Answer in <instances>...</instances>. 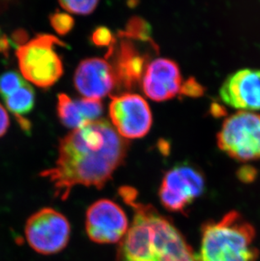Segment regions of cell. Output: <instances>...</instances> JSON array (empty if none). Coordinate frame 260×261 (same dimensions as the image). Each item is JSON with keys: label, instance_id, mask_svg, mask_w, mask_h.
I'll use <instances>...</instances> for the list:
<instances>
[{"label": "cell", "instance_id": "1", "mask_svg": "<svg viewBox=\"0 0 260 261\" xmlns=\"http://www.w3.org/2000/svg\"><path fill=\"white\" fill-rule=\"evenodd\" d=\"M128 149V141L108 121H93L62 139L55 165L41 176L49 180L54 196L61 200L75 186L100 190L123 164Z\"/></svg>", "mask_w": 260, "mask_h": 261}, {"label": "cell", "instance_id": "2", "mask_svg": "<svg viewBox=\"0 0 260 261\" xmlns=\"http://www.w3.org/2000/svg\"><path fill=\"white\" fill-rule=\"evenodd\" d=\"M118 193L133 211L118 261H198L179 230L155 207L138 200L136 190L124 186Z\"/></svg>", "mask_w": 260, "mask_h": 261}, {"label": "cell", "instance_id": "3", "mask_svg": "<svg viewBox=\"0 0 260 261\" xmlns=\"http://www.w3.org/2000/svg\"><path fill=\"white\" fill-rule=\"evenodd\" d=\"M255 231L238 212L232 211L218 221L203 226L198 261H256Z\"/></svg>", "mask_w": 260, "mask_h": 261}, {"label": "cell", "instance_id": "4", "mask_svg": "<svg viewBox=\"0 0 260 261\" xmlns=\"http://www.w3.org/2000/svg\"><path fill=\"white\" fill-rule=\"evenodd\" d=\"M67 45L53 35L39 34L20 45L16 50L23 78L40 88H49L64 73L61 58L55 47Z\"/></svg>", "mask_w": 260, "mask_h": 261}, {"label": "cell", "instance_id": "5", "mask_svg": "<svg viewBox=\"0 0 260 261\" xmlns=\"http://www.w3.org/2000/svg\"><path fill=\"white\" fill-rule=\"evenodd\" d=\"M217 145L236 160L260 159V114L239 111L226 118L217 134Z\"/></svg>", "mask_w": 260, "mask_h": 261}, {"label": "cell", "instance_id": "6", "mask_svg": "<svg viewBox=\"0 0 260 261\" xmlns=\"http://www.w3.org/2000/svg\"><path fill=\"white\" fill-rule=\"evenodd\" d=\"M70 223L64 215L52 207L38 210L30 216L25 225L29 246L43 255L58 254L69 244Z\"/></svg>", "mask_w": 260, "mask_h": 261}, {"label": "cell", "instance_id": "7", "mask_svg": "<svg viewBox=\"0 0 260 261\" xmlns=\"http://www.w3.org/2000/svg\"><path fill=\"white\" fill-rule=\"evenodd\" d=\"M204 175L187 164L177 165L165 173L160 186V201L165 209L184 212L187 207L204 191Z\"/></svg>", "mask_w": 260, "mask_h": 261}, {"label": "cell", "instance_id": "8", "mask_svg": "<svg viewBox=\"0 0 260 261\" xmlns=\"http://www.w3.org/2000/svg\"><path fill=\"white\" fill-rule=\"evenodd\" d=\"M129 225L125 212L113 200H97L86 212V233L96 244L120 243L128 232Z\"/></svg>", "mask_w": 260, "mask_h": 261}, {"label": "cell", "instance_id": "9", "mask_svg": "<svg viewBox=\"0 0 260 261\" xmlns=\"http://www.w3.org/2000/svg\"><path fill=\"white\" fill-rule=\"evenodd\" d=\"M109 114L113 125L121 137L141 138L152 124V114L147 101L137 94L112 96Z\"/></svg>", "mask_w": 260, "mask_h": 261}, {"label": "cell", "instance_id": "10", "mask_svg": "<svg viewBox=\"0 0 260 261\" xmlns=\"http://www.w3.org/2000/svg\"><path fill=\"white\" fill-rule=\"evenodd\" d=\"M120 42L108 48L106 58L114 56L113 70L120 88L133 90L142 81L147 68L149 55L140 51L134 41L120 37Z\"/></svg>", "mask_w": 260, "mask_h": 261}, {"label": "cell", "instance_id": "11", "mask_svg": "<svg viewBox=\"0 0 260 261\" xmlns=\"http://www.w3.org/2000/svg\"><path fill=\"white\" fill-rule=\"evenodd\" d=\"M220 96L241 111L260 110V69H243L230 74L220 89Z\"/></svg>", "mask_w": 260, "mask_h": 261}, {"label": "cell", "instance_id": "12", "mask_svg": "<svg viewBox=\"0 0 260 261\" xmlns=\"http://www.w3.org/2000/svg\"><path fill=\"white\" fill-rule=\"evenodd\" d=\"M77 91L86 98L97 99L107 96L117 85L112 65L100 58H91L81 62L74 77Z\"/></svg>", "mask_w": 260, "mask_h": 261}, {"label": "cell", "instance_id": "13", "mask_svg": "<svg viewBox=\"0 0 260 261\" xmlns=\"http://www.w3.org/2000/svg\"><path fill=\"white\" fill-rule=\"evenodd\" d=\"M182 86L180 69L174 61L157 59L148 64L142 79L143 91L155 101L173 98Z\"/></svg>", "mask_w": 260, "mask_h": 261}, {"label": "cell", "instance_id": "14", "mask_svg": "<svg viewBox=\"0 0 260 261\" xmlns=\"http://www.w3.org/2000/svg\"><path fill=\"white\" fill-rule=\"evenodd\" d=\"M103 112L101 100L82 98L73 100L66 94L58 96L57 113L61 123L69 128H81L87 123L96 121Z\"/></svg>", "mask_w": 260, "mask_h": 261}, {"label": "cell", "instance_id": "15", "mask_svg": "<svg viewBox=\"0 0 260 261\" xmlns=\"http://www.w3.org/2000/svg\"><path fill=\"white\" fill-rule=\"evenodd\" d=\"M8 110L16 117L20 127L29 132L31 129L29 121L24 118L32 111L35 105L34 90L28 83L18 89L14 93L4 99Z\"/></svg>", "mask_w": 260, "mask_h": 261}, {"label": "cell", "instance_id": "16", "mask_svg": "<svg viewBox=\"0 0 260 261\" xmlns=\"http://www.w3.org/2000/svg\"><path fill=\"white\" fill-rule=\"evenodd\" d=\"M118 37H125L133 41L145 42L157 46L151 38V28L149 23L140 17H132L128 20L125 30L118 32Z\"/></svg>", "mask_w": 260, "mask_h": 261}, {"label": "cell", "instance_id": "17", "mask_svg": "<svg viewBox=\"0 0 260 261\" xmlns=\"http://www.w3.org/2000/svg\"><path fill=\"white\" fill-rule=\"evenodd\" d=\"M25 83V80L17 72H5L0 75V95L3 99L6 98Z\"/></svg>", "mask_w": 260, "mask_h": 261}, {"label": "cell", "instance_id": "18", "mask_svg": "<svg viewBox=\"0 0 260 261\" xmlns=\"http://www.w3.org/2000/svg\"><path fill=\"white\" fill-rule=\"evenodd\" d=\"M49 20L54 31L59 35L68 34L74 28V18L67 13L56 11L50 15Z\"/></svg>", "mask_w": 260, "mask_h": 261}, {"label": "cell", "instance_id": "19", "mask_svg": "<svg viewBox=\"0 0 260 261\" xmlns=\"http://www.w3.org/2000/svg\"><path fill=\"white\" fill-rule=\"evenodd\" d=\"M59 4L68 12L77 15H89L95 10L98 1H60Z\"/></svg>", "mask_w": 260, "mask_h": 261}, {"label": "cell", "instance_id": "20", "mask_svg": "<svg viewBox=\"0 0 260 261\" xmlns=\"http://www.w3.org/2000/svg\"><path fill=\"white\" fill-rule=\"evenodd\" d=\"M91 40L97 47H108V48L113 47L117 42L110 29L106 27L96 28L92 33Z\"/></svg>", "mask_w": 260, "mask_h": 261}, {"label": "cell", "instance_id": "21", "mask_svg": "<svg viewBox=\"0 0 260 261\" xmlns=\"http://www.w3.org/2000/svg\"><path fill=\"white\" fill-rule=\"evenodd\" d=\"M205 89L194 79V77H189L183 83L179 93L184 96L190 97H199L204 94Z\"/></svg>", "mask_w": 260, "mask_h": 261}, {"label": "cell", "instance_id": "22", "mask_svg": "<svg viewBox=\"0 0 260 261\" xmlns=\"http://www.w3.org/2000/svg\"><path fill=\"white\" fill-rule=\"evenodd\" d=\"M258 176V170L253 166L243 165L237 171V177L238 180L243 184H251L254 182Z\"/></svg>", "mask_w": 260, "mask_h": 261}, {"label": "cell", "instance_id": "23", "mask_svg": "<svg viewBox=\"0 0 260 261\" xmlns=\"http://www.w3.org/2000/svg\"><path fill=\"white\" fill-rule=\"evenodd\" d=\"M10 126V117L5 107L0 103V137L5 136Z\"/></svg>", "mask_w": 260, "mask_h": 261}, {"label": "cell", "instance_id": "24", "mask_svg": "<svg viewBox=\"0 0 260 261\" xmlns=\"http://www.w3.org/2000/svg\"><path fill=\"white\" fill-rule=\"evenodd\" d=\"M211 114L215 118H221V117L226 116L227 112L225 107L218 102H213L211 106Z\"/></svg>", "mask_w": 260, "mask_h": 261}]
</instances>
